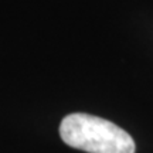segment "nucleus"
<instances>
[{
  "label": "nucleus",
  "instance_id": "obj_1",
  "mask_svg": "<svg viewBox=\"0 0 153 153\" xmlns=\"http://www.w3.org/2000/svg\"><path fill=\"white\" fill-rule=\"evenodd\" d=\"M60 136L68 146L88 153H135L132 136L114 122L88 114H71L61 120Z\"/></svg>",
  "mask_w": 153,
  "mask_h": 153
}]
</instances>
